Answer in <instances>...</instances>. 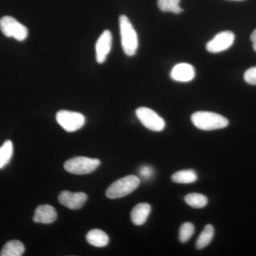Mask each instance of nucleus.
<instances>
[{"label": "nucleus", "mask_w": 256, "mask_h": 256, "mask_svg": "<svg viewBox=\"0 0 256 256\" xmlns=\"http://www.w3.org/2000/svg\"><path fill=\"white\" fill-rule=\"evenodd\" d=\"M194 226L193 224L190 223V222L183 224L180 227V232H178V238H180V242H188L194 234Z\"/></svg>", "instance_id": "nucleus-21"}, {"label": "nucleus", "mask_w": 256, "mask_h": 256, "mask_svg": "<svg viewBox=\"0 0 256 256\" xmlns=\"http://www.w3.org/2000/svg\"><path fill=\"white\" fill-rule=\"evenodd\" d=\"M232 1H242V0H232Z\"/></svg>", "instance_id": "nucleus-26"}, {"label": "nucleus", "mask_w": 256, "mask_h": 256, "mask_svg": "<svg viewBox=\"0 0 256 256\" xmlns=\"http://www.w3.org/2000/svg\"><path fill=\"white\" fill-rule=\"evenodd\" d=\"M151 212V206L148 203L138 204L131 212V220L134 225L141 226L146 223Z\"/></svg>", "instance_id": "nucleus-13"}, {"label": "nucleus", "mask_w": 256, "mask_h": 256, "mask_svg": "<svg viewBox=\"0 0 256 256\" xmlns=\"http://www.w3.org/2000/svg\"><path fill=\"white\" fill-rule=\"evenodd\" d=\"M198 176L195 171L192 170H182L175 172L172 176V180L175 183L192 184L196 181Z\"/></svg>", "instance_id": "nucleus-17"}, {"label": "nucleus", "mask_w": 256, "mask_h": 256, "mask_svg": "<svg viewBox=\"0 0 256 256\" xmlns=\"http://www.w3.org/2000/svg\"><path fill=\"white\" fill-rule=\"evenodd\" d=\"M136 116L141 124L152 131L160 132L165 128L164 119L150 108L140 107L136 110Z\"/></svg>", "instance_id": "nucleus-7"}, {"label": "nucleus", "mask_w": 256, "mask_h": 256, "mask_svg": "<svg viewBox=\"0 0 256 256\" xmlns=\"http://www.w3.org/2000/svg\"><path fill=\"white\" fill-rule=\"evenodd\" d=\"M193 124L202 130H214L228 126V119L223 116L208 111H198L192 116Z\"/></svg>", "instance_id": "nucleus-1"}, {"label": "nucleus", "mask_w": 256, "mask_h": 256, "mask_svg": "<svg viewBox=\"0 0 256 256\" xmlns=\"http://www.w3.org/2000/svg\"><path fill=\"white\" fill-rule=\"evenodd\" d=\"M112 37L109 30H105L99 37L96 44V60L104 64L112 47Z\"/></svg>", "instance_id": "nucleus-10"}, {"label": "nucleus", "mask_w": 256, "mask_h": 256, "mask_svg": "<svg viewBox=\"0 0 256 256\" xmlns=\"http://www.w3.org/2000/svg\"><path fill=\"white\" fill-rule=\"evenodd\" d=\"M214 236V228L210 224H207L204 228L200 236L197 238L196 248L198 250L204 248L207 246L210 245L212 239Z\"/></svg>", "instance_id": "nucleus-16"}, {"label": "nucleus", "mask_w": 256, "mask_h": 256, "mask_svg": "<svg viewBox=\"0 0 256 256\" xmlns=\"http://www.w3.org/2000/svg\"><path fill=\"white\" fill-rule=\"evenodd\" d=\"M180 3V0H158V6L161 11L171 12L174 14H180L183 11Z\"/></svg>", "instance_id": "nucleus-20"}, {"label": "nucleus", "mask_w": 256, "mask_h": 256, "mask_svg": "<svg viewBox=\"0 0 256 256\" xmlns=\"http://www.w3.org/2000/svg\"><path fill=\"white\" fill-rule=\"evenodd\" d=\"M25 248L22 242L13 240L6 242L2 250L1 256H21L24 252Z\"/></svg>", "instance_id": "nucleus-15"}, {"label": "nucleus", "mask_w": 256, "mask_h": 256, "mask_svg": "<svg viewBox=\"0 0 256 256\" xmlns=\"http://www.w3.org/2000/svg\"><path fill=\"white\" fill-rule=\"evenodd\" d=\"M13 154V144L11 140H6L0 148V169L10 162Z\"/></svg>", "instance_id": "nucleus-19"}, {"label": "nucleus", "mask_w": 256, "mask_h": 256, "mask_svg": "<svg viewBox=\"0 0 256 256\" xmlns=\"http://www.w3.org/2000/svg\"><path fill=\"white\" fill-rule=\"evenodd\" d=\"M244 79L250 85H256V66L248 69L244 74Z\"/></svg>", "instance_id": "nucleus-22"}, {"label": "nucleus", "mask_w": 256, "mask_h": 256, "mask_svg": "<svg viewBox=\"0 0 256 256\" xmlns=\"http://www.w3.org/2000/svg\"><path fill=\"white\" fill-rule=\"evenodd\" d=\"M252 46H254V50L256 52V42L252 43Z\"/></svg>", "instance_id": "nucleus-25"}, {"label": "nucleus", "mask_w": 256, "mask_h": 256, "mask_svg": "<svg viewBox=\"0 0 256 256\" xmlns=\"http://www.w3.org/2000/svg\"><path fill=\"white\" fill-rule=\"evenodd\" d=\"M58 198L60 204L70 210H76L82 208L85 204L88 196L84 192L63 191L60 192Z\"/></svg>", "instance_id": "nucleus-9"}, {"label": "nucleus", "mask_w": 256, "mask_h": 256, "mask_svg": "<svg viewBox=\"0 0 256 256\" xmlns=\"http://www.w3.org/2000/svg\"><path fill=\"white\" fill-rule=\"evenodd\" d=\"M235 35L232 32L224 31L216 35L206 44V50L210 53H220L228 50L233 45Z\"/></svg>", "instance_id": "nucleus-8"}, {"label": "nucleus", "mask_w": 256, "mask_h": 256, "mask_svg": "<svg viewBox=\"0 0 256 256\" xmlns=\"http://www.w3.org/2000/svg\"><path fill=\"white\" fill-rule=\"evenodd\" d=\"M140 180L136 175H128L114 182L106 190V196L109 198L126 196L139 186Z\"/></svg>", "instance_id": "nucleus-3"}, {"label": "nucleus", "mask_w": 256, "mask_h": 256, "mask_svg": "<svg viewBox=\"0 0 256 256\" xmlns=\"http://www.w3.org/2000/svg\"><path fill=\"white\" fill-rule=\"evenodd\" d=\"M57 122L66 132H74L84 127L86 118L84 114L78 112L62 110L56 116Z\"/></svg>", "instance_id": "nucleus-5"}, {"label": "nucleus", "mask_w": 256, "mask_h": 256, "mask_svg": "<svg viewBox=\"0 0 256 256\" xmlns=\"http://www.w3.org/2000/svg\"><path fill=\"white\" fill-rule=\"evenodd\" d=\"M184 201L188 206L196 208H204L208 204L206 196L198 193L188 194L185 196Z\"/></svg>", "instance_id": "nucleus-18"}, {"label": "nucleus", "mask_w": 256, "mask_h": 256, "mask_svg": "<svg viewBox=\"0 0 256 256\" xmlns=\"http://www.w3.org/2000/svg\"><path fill=\"white\" fill-rule=\"evenodd\" d=\"M100 164L98 159L86 158V156H76L67 160L64 164V169L70 174L82 175L90 174Z\"/></svg>", "instance_id": "nucleus-4"}, {"label": "nucleus", "mask_w": 256, "mask_h": 256, "mask_svg": "<svg viewBox=\"0 0 256 256\" xmlns=\"http://www.w3.org/2000/svg\"><path fill=\"white\" fill-rule=\"evenodd\" d=\"M195 77V69L188 63L176 64L171 72V78L178 82H190Z\"/></svg>", "instance_id": "nucleus-11"}, {"label": "nucleus", "mask_w": 256, "mask_h": 256, "mask_svg": "<svg viewBox=\"0 0 256 256\" xmlns=\"http://www.w3.org/2000/svg\"><path fill=\"white\" fill-rule=\"evenodd\" d=\"M0 30L6 37H13L18 42L28 38V30L12 16H5L0 20Z\"/></svg>", "instance_id": "nucleus-6"}, {"label": "nucleus", "mask_w": 256, "mask_h": 256, "mask_svg": "<svg viewBox=\"0 0 256 256\" xmlns=\"http://www.w3.org/2000/svg\"><path fill=\"white\" fill-rule=\"evenodd\" d=\"M57 218L56 210L50 205H40L35 210L34 222L38 224H50L54 222Z\"/></svg>", "instance_id": "nucleus-12"}, {"label": "nucleus", "mask_w": 256, "mask_h": 256, "mask_svg": "<svg viewBox=\"0 0 256 256\" xmlns=\"http://www.w3.org/2000/svg\"><path fill=\"white\" fill-rule=\"evenodd\" d=\"M119 22L122 50L126 55L132 56L136 54L138 48L137 33L126 15L120 16Z\"/></svg>", "instance_id": "nucleus-2"}, {"label": "nucleus", "mask_w": 256, "mask_h": 256, "mask_svg": "<svg viewBox=\"0 0 256 256\" xmlns=\"http://www.w3.org/2000/svg\"><path fill=\"white\" fill-rule=\"evenodd\" d=\"M86 240L92 246L102 248L108 244L109 237L104 230L92 229L87 234Z\"/></svg>", "instance_id": "nucleus-14"}, {"label": "nucleus", "mask_w": 256, "mask_h": 256, "mask_svg": "<svg viewBox=\"0 0 256 256\" xmlns=\"http://www.w3.org/2000/svg\"><path fill=\"white\" fill-rule=\"evenodd\" d=\"M250 40H252V43H254V42H256V30H254V31L252 32V36H250Z\"/></svg>", "instance_id": "nucleus-24"}, {"label": "nucleus", "mask_w": 256, "mask_h": 256, "mask_svg": "<svg viewBox=\"0 0 256 256\" xmlns=\"http://www.w3.org/2000/svg\"><path fill=\"white\" fill-rule=\"evenodd\" d=\"M139 174L143 180H150L154 174V170L150 166H143L140 169Z\"/></svg>", "instance_id": "nucleus-23"}]
</instances>
